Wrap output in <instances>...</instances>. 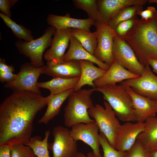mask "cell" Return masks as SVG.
<instances>
[{"label": "cell", "instance_id": "cell-12", "mask_svg": "<svg viewBox=\"0 0 157 157\" xmlns=\"http://www.w3.org/2000/svg\"><path fill=\"white\" fill-rule=\"evenodd\" d=\"M99 131V127L94 121L75 124L71 127L70 132L75 141H82L91 147L92 152L97 157H102L100 149Z\"/></svg>", "mask_w": 157, "mask_h": 157}, {"label": "cell", "instance_id": "cell-35", "mask_svg": "<svg viewBox=\"0 0 157 157\" xmlns=\"http://www.w3.org/2000/svg\"><path fill=\"white\" fill-rule=\"evenodd\" d=\"M156 11L155 7L150 6L146 9L140 11L138 15L141 17L142 20L146 21L152 18Z\"/></svg>", "mask_w": 157, "mask_h": 157}, {"label": "cell", "instance_id": "cell-33", "mask_svg": "<svg viewBox=\"0 0 157 157\" xmlns=\"http://www.w3.org/2000/svg\"><path fill=\"white\" fill-rule=\"evenodd\" d=\"M148 151L142 144L136 140L133 145L126 151L125 157H148Z\"/></svg>", "mask_w": 157, "mask_h": 157}, {"label": "cell", "instance_id": "cell-39", "mask_svg": "<svg viewBox=\"0 0 157 157\" xmlns=\"http://www.w3.org/2000/svg\"><path fill=\"white\" fill-rule=\"evenodd\" d=\"M148 65L151 67L153 71L157 74V60H150L149 61Z\"/></svg>", "mask_w": 157, "mask_h": 157}, {"label": "cell", "instance_id": "cell-8", "mask_svg": "<svg viewBox=\"0 0 157 157\" xmlns=\"http://www.w3.org/2000/svg\"><path fill=\"white\" fill-rule=\"evenodd\" d=\"M53 142L48 143L52 157H75L78 153L77 141L72 136L70 130L61 126L54 127Z\"/></svg>", "mask_w": 157, "mask_h": 157}, {"label": "cell", "instance_id": "cell-20", "mask_svg": "<svg viewBox=\"0 0 157 157\" xmlns=\"http://www.w3.org/2000/svg\"><path fill=\"white\" fill-rule=\"evenodd\" d=\"M71 60L91 61L97 64L99 68L106 71L110 66L100 61L89 53L79 41L72 35L70 39L69 49L64 57V61Z\"/></svg>", "mask_w": 157, "mask_h": 157}, {"label": "cell", "instance_id": "cell-16", "mask_svg": "<svg viewBox=\"0 0 157 157\" xmlns=\"http://www.w3.org/2000/svg\"><path fill=\"white\" fill-rule=\"evenodd\" d=\"M148 1L147 0H98L101 23L108 24L123 8L134 5L143 6Z\"/></svg>", "mask_w": 157, "mask_h": 157}, {"label": "cell", "instance_id": "cell-4", "mask_svg": "<svg viewBox=\"0 0 157 157\" xmlns=\"http://www.w3.org/2000/svg\"><path fill=\"white\" fill-rule=\"evenodd\" d=\"M94 88L103 94L104 99L111 106L118 119L125 122H136L132 98L124 85L116 84Z\"/></svg>", "mask_w": 157, "mask_h": 157}, {"label": "cell", "instance_id": "cell-19", "mask_svg": "<svg viewBox=\"0 0 157 157\" xmlns=\"http://www.w3.org/2000/svg\"><path fill=\"white\" fill-rule=\"evenodd\" d=\"M139 76L130 72L114 61L105 73L94 81V83L95 88L115 85L117 83L137 78Z\"/></svg>", "mask_w": 157, "mask_h": 157}, {"label": "cell", "instance_id": "cell-43", "mask_svg": "<svg viewBox=\"0 0 157 157\" xmlns=\"http://www.w3.org/2000/svg\"><path fill=\"white\" fill-rule=\"evenodd\" d=\"M156 117H157V115H156Z\"/></svg>", "mask_w": 157, "mask_h": 157}, {"label": "cell", "instance_id": "cell-23", "mask_svg": "<svg viewBox=\"0 0 157 157\" xmlns=\"http://www.w3.org/2000/svg\"><path fill=\"white\" fill-rule=\"evenodd\" d=\"M144 123V130L138 135L137 140L148 152L157 149V117L149 118Z\"/></svg>", "mask_w": 157, "mask_h": 157}, {"label": "cell", "instance_id": "cell-29", "mask_svg": "<svg viewBox=\"0 0 157 157\" xmlns=\"http://www.w3.org/2000/svg\"><path fill=\"white\" fill-rule=\"evenodd\" d=\"M72 2L76 8L83 10L87 13L89 18L94 21V25L101 23L98 0H73Z\"/></svg>", "mask_w": 157, "mask_h": 157}, {"label": "cell", "instance_id": "cell-6", "mask_svg": "<svg viewBox=\"0 0 157 157\" xmlns=\"http://www.w3.org/2000/svg\"><path fill=\"white\" fill-rule=\"evenodd\" d=\"M56 29L50 26L44 31L40 38L30 41L19 40L15 42V46L19 52L29 58L31 63L36 67L44 65L43 54L45 51L51 44Z\"/></svg>", "mask_w": 157, "mask_h": 157}, {"label": "cell", "instance_id": "cell-5", "mask_svg": "<svg viewBox=\"0 0 157 157\" xmlns=\"http://www.w3.org/2000/svg\"><path fill=\"white\" fill-rule=\"evenodd\" d=\"M104 107L96 104L88 110L89 115L94 119L100 133L106 137L110 144L115 148L116 136L121 125L114 111L106 101L104 102Z\"/></svg>", "mask_w": 157, "mask_h": 157}, {"label": "cell", "instance_id": "cell-31", "mask_svg": "<svg viewBox=\"0 0 157 157\" xmlns=\"http://www.w3.org/2000/svg\"><path fill=\"white\" fill-rule=\"evenodd\" d=\"M137 18L136 17L119 23L113 30L115 35L124 40L133 29Z\"/></svg>", "mask_w": 157, "mask_h": 157}, {"label": "cell", "instance_id": "cell-13", "mask_svg": "<svg viewBox=\"0 0 157 157\" xmlns=\"http://www.w3.org/2000/svg\"><path fill=\"white\" fill-rule=\"evenodd\" d=\"M144 122H128L121 125L116 136L115 148L126 152L134 144L138 135L144 129Z\"/></svg>", "mask_w": 157, "mask_h": 157}, {"label": "cell", "instance_id": "cell-34", "mask_svg": "<svg viewBox=\"0 0 157 157\" xmlns=\"http://www.w3.org/2000/svg\"><path fill=\"white\" fill-rule=\"evenodd\" d=\"M18 1L17 0H0V13L11 18L12 14L10 9Z\"/></svg>", "mask_w": 157, "mask_h": 157}, {"label": "cell", "instance_id": "cell-37", "mask_svg": "<svg viewBox=\"0 0 157 157\" xmlns=\"http://www.w3.org/2000/svg\"><path fill=\"white\" fill-rule=\"evenodd\" d=\"M0 71L14 73L15 72V69L13 65H8L4 59L0 58Z\"/></svg>", "mask_w": 157, "mask_h": 157}, {"label": "cell", "instance_id": "cell-3", "mask_svg": "<svg viewBox=\"0 0 157 157\" xmlns=\"http://www.w3.org/2000/svg\"><path fill=\"white\" fill-rule=\"evenodd\" d=\"M94 91V88L81 89L74 90L71 94L64 109V123L66 127L70 128L77 124L94 121L88 112V110L94 106L91 95Z\"/></svg>", "mask_w": 157, "mask_h": 157}, {"label": "cell", "instance_id": "cell-2", "mask_svg": "<svg viewBox=\"0 0 157 157\" xmlns=\"http://www.w3.org/2000/svg\"><path fill=\"white\" fill-rule=\"evenodd\" d=\"M124 40L144 66L149 65L150 60H157V10L149 20L137 18L133 29Z\"/></svg>", "mask_w": 157, "mask_h": 157}, {"label": "cell", "instance_id": "cell-21", "mask_svg": "<svg viewBox=\"0 0 157 157\" xmlns=\"http://www.w3.org/2000/svg\"><path fill=\"white\" fill-rule=\"evenodd\" d=\"M79 61L81 74L74 90L77 91L86 85L95 88L94 81L102 76L106 70L96 67L94 65V63L91 61L86 60H80Z\"/></svg>", "mask_w": 157, "mask_h": 157}, {"label": "cell", "instance_id": "cell-38", "mask_svg": "<svg viewBox=\"0 0 157 157\" xmlns=\"http://www.w3.org/2000/svg\"><path fill=\"white\" fill-rule=\"evenodd\" d=\"M0 157H11V146L6 144L0 145Z\"/></svg>", "mask_w": 157, "mask_h": 157}, {"label": "cell", "instance_id": "cell-9", "mask_svg": "<svg viewBox=\"0 0 157 157\" xmlns=\"http://www.w3.org/2000/svg\"><path fill=\"white\" fill-rule=\"evenodd\" d=\"M113 56L114 61L136 75L140 76L144 66L138 60L131 48L124 40L115 35L114 38Z\"/></svg>", "mask_w": 157, "mask_h": 157}, {"label": "cell", "instance_id": "cell-11", "mask_svg": "<svg viewBox=\"0 0 157 157\" xmlns=\"http://www.w3.org/2000/svg\"><path fill=\"white\" fill-rule=\"evenodd\" d=\"M94 25L96 28L97 43L94 56L100 61L110 65L114 62V31L108 24L99 23Z\"/></svg>", "mask_w": 157, "mask_h": 157}, {"label": "cell", "instance_id": "cell-25", "mask_svg": "<svg viewBox=\"0 0 157 157\" xmlns=\"http://www.w3.org/2000/svg\"><path fill=\"white\" fill-rule=\"evenodd\" d=\"M71 34L89 53L94 55L97 43L96 32L80 29L71 28Z\"/></svg>", "mask_w": 157, "mask_h": 157}, {"label": "cell", "instance_id": "cell-24", "mask_svg": "<svg viewBox=\"0 0 157 157\" xmlns=\"http://www.w3.org/2000/svg\"><path fill=\"white\" fill-rule=\"evenodd\" d=\"M79 78L80 77L72 78H53L47 81L38 82V85L39 88L48 90L50 94H57L69 90H74Z\"/></svg>", "mask_w": 157, "mask_h": 157}, {"label": "cell", "instance_id": "cell-1", "mask_svg": "<svg viewBox=\"0 0 157 157\" xmlns=\"http://www.w3.org/2000/svg\"><path fill=\"white\" fill-rule=\"evenodd\" d=\"M47 101V96L25 91H13L5 99L0 105V145L27 142L34 119Z\"/></svg>", "mask_w": 157, "mask_h": 157}, {"label": "cell", "instance_id": "cell-10", "mask_svg": "<svg viewBox=\"0 0 157 157\" xmlns=\"http://www.w3.org/2000/svg\"><path fill=\"white\" fill-rule=\"evenodd\" d=\"M120 84L125 87L131 88L139 95L157 101V76L151 71L149 65L144 67L139 77L124 81Z\"/></svg>", "mask_w": 157, "mask_h": 157}, {"label": "cell", "instance_id": "cell-17", "mask_svg": "<svg viewBox=\"0 0 157 157\" xmlns=\"http://www.w3.org/2000/svg\"><path fill=\"white\" fill-rule=\"evenodd\" d=\"M42 74L53 78H72L80 77L81 69L79 61L71 60L58 63L47 62Z\"/></svg>", "mask_w": 157, "mask_h": 157}, {"label": "cell", "instance_id": "cell-15", "mask_svg": "<svg viewBox=\"0 0 157 157\" xmlns=\"http://www.w3.org/2000/svg\"><path fill=\"white\" fill-rule=\"evenodd\" d=\"M125 88L132 98L133 112L136 122H144L149 118L156 116L157 101L138 94L129 87Z\"/></svg>", "mask_w": 157, "mask_h": 157}, {"label": "cell", "instance_id": "cell-27", "mask_svg": "<svg viewBox=\"0 0 157 157\" xmlns=\"http://www.w3.org/2000/svg\"><path fill=\"white\" fill-rule=\"evenodd\" d=\"M0 17L5 25L11 30L15 37L19 40L30 41L34 39L31 30L24 25L17 24L10 17L0 13Z\"/></svg>", "mask_w": 157, "mask_h": 157}, {"label": "cell", "instance_id": "cell-30", "mask_svg": "<svg viewBox=\"0 0 157 157\" xmlns=\"http://www.w3.org/2000/svg\"><path fill=\"white\" fill-rule=\"evenodd\" d=\"M101 146L103 151L102 157H125L126 152L116 149L109 143L107 138L102 133L99 134Z\"/></svg>", "mask_w": 157, "mask_h": 157}, {"label": "cell", "instance_id": "cell-26", "mask_svg": "<svg viewBox=\"0 0 157 157\" xmlns=\"http://www.w3.org/2000/svg\"><path fill=\"white\" fill-rule=\"evenodd\" d=\"M50 133L49 130L46 131L43 140L41 137L39 135L31 137L25 144L30 147L37 157H50L48 142Z\"/></svg>", "mask_w": 157, "mask_h": 157}, {"label": "cell", "instance_id": "cell-22", "mask_svg": "<svg viewBox=\"0 0 157 157\" xmlns=\"http://www.w3.org/2000/svg\"><path fill=\"white\" fill-rule=\"evenodd\" d=\"M74 91V89H71L60 93L48 95L47 110L39 119L38 123L47 124L53 119L59 113L63 103Z\"/></svg>", "mask_w": 157, "mask_h": 157}, {"label": "cell", "instance_id": "cell-7", "mask_svg": "<svg viewBox=\"0 0 157 157\" xmlns=\"http://www.w3.org/2000/svg\"><path fill=\"white\" fill-rule=\"evenodd\" d=\"M45 67H36L30 63H25L21 66L16 78L6 83L4 87L13 91H28L41 94L38 80Z\"/></svg>", "mask_w": 157, "mask_h": 157}, {"label": "cell", "instance_id": "cell-36", "mask_svg": "<svg viewBox=\"0 0 157 157\" xmlns=\"http://www.w3.org/2000/svg\"><path fill=\"white\" fill-rule=\"evenodd\" d=\"M17 75V74L13 72L0 71V81L2 83H9L14 80Z\"/></svg>", "mask_w": 157, "mask_h": 157}, {"label": "cell", "instance_id": "cell-14", "mask_svg": "<svg viewBox=\"0 0 157 157\" xmlns=\"http://www.w3.org/2000/svg\"><path fill=\"white\" fill-rule=\"evenodd\" d=\"M71 30V28L56 30L50 47L44 55L47 62L58 63L64 61L65 52L72 36Z\"/></svg>", "mask_w": 157, "mask_h": 157}, {"label": "cell", "instance_id": "cell-18", "mask_svg": "<svg viewBox=\"0 0 157 157\" xmlns=\"http://www.w3.org/2000/svg\"><path fill=\"white\" fill-rule=\"evenodd\" d=\"M48 24L54 27L57 30L76 28L90 31L92 26L95 24L91 19H78L71 17L69 13L64 16L49 14L47 18Z\"/></svg>", "mask_w": 157, "mask_h": 157}, {"label": "cell", "instance_id": "cell-32", "mask_svg": "<svg viewBox=\"0 0 157 157\" xmlns=\"http://www.w3.org/2000/svg\"><path fill=\"white\" fill-rule=\"evenodd\" d=\"M36 156L31 148L24 144H16L11 146V157Z\"/></svg>", "mask_w": 157, "mask_h": 157}, {"label": "cell", "instance_id": "cell-42", "mask_svg": "<svg viewBox=\"0 0 157 157\" xmlns=\"http://www.w3.org/2000/svg\"><path fill=\"white\" fill-rule=\"evenodd\" d=\"M148 2L149 3H156L157 4V0H149Z\"/></svg>", "mask_w": 157, "mask_h": 157}, {"label": "cell", "instance_id": "cell-41", "mask_svg": "<svg viewBox=\"0 0 157 157\" xmlns=\"http://www.w3.org/2000/svg\"><path fill=\"white\" fill-rule=\"evenodd\" d=\"M148 157H157V149L148 152Z\"/></svg>", "mask_w": 157, "mask_h": 157}, {"label": "cell", "instance_id": "cell-44", "mask_svg": "<svg viewBox=\"0 0 157 157\" xmlns=\"http://www.w3.org/2000/svg\"></svg>", "mask_w": 157, "mask_h": 157}, {"label": "cell", "instance_id": "cell-40", "mask_svg": "<svg viewBox=\"0 0 157 157\" xmlns=\"http://www.w3.org/2000/svg\"><path fill=\"white\" fill-rule=\"evenodd\" d=\"M75 157H97L92 152H90L86 155L83 153L79 152H78Z\"/></svg>", "mask_w": 157, "mask_h": 157}, {"label": "cell", "instance_id": "cell-28", "mask_svg": "<svg viewBox=\"0 0 157 157\" xmlns=\"http://www.w3.org/2000/svg\"><path fill=\"white\" fill-rule=\"evenodd\" d=\"M143 6L134 5L125 7L119 12L109 22L108 25L113 30L120 23L136 17Z\"/></svg>", "mask_w": 157, "mask_h": 157}]
</instances>
